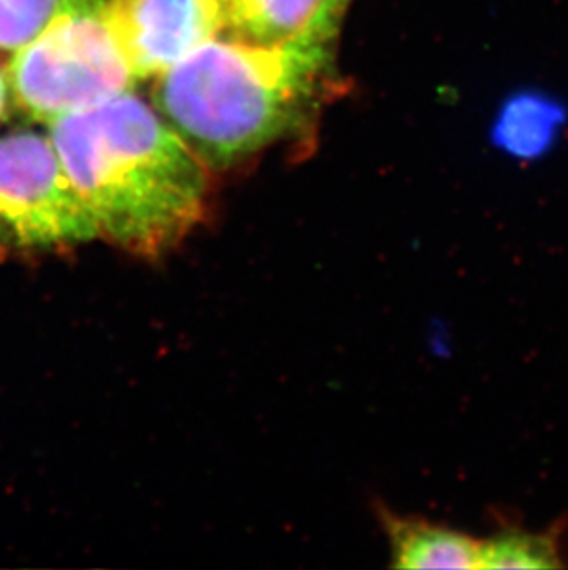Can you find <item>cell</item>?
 Masks as SVG:
<instances>
[{"instance_id":"11","label":"cell","mask_w":568,"mask_h":570,"mask_svg":"<svg viewBox=\"0 0 568 570\" xmlns=\"http://www.w3.org/2000/svg\"><path fill=\"white\" fill-rule=\"evenodd\" d=\"M10 106L11 98L8 78H6V70L0 69V122L6 119V115L10 111Z\"/></svg>"},{"instance_id":"1","label":"cell","mask_w":568,"mask_h":570,"mask_svg":"<svg viewBox=\"0 0 568 570\" xmlns=\"http://www.w3.org/2000/svg\"><path fill=\"white\" fill-rule=\"evenodd\" d=\"M340 27L325 17L288 43L209 41L156 76L154 108L205 167H236L314 119Z\"/></svg>"},{"instance_id":"6","label":"cell","mask_w":568,"mask_h":570,"mask_svg":"<svg viewBox=\"0 0 568 570\" xmlns=\"http://www.w3.org/2000/svg\"><path fill=\"white\" fill-rule=\"evenodd\" d=\"M342 0H231L227 38L252 45H283L316 27Z\"/></svg>"},{"instance_id":"4","label":"cell","mask_w":568,"mask_h":570,"mask_svg":"<svg viewBox=\"0 0 568 570\" xmlns=\"http://www.w3.org/2000/svg\"><path fill=\"white\" fill-rule=\"evenodd\" d=\"M100 237L65 173L50 135L16 129L0 137V244L52 249Z\"/></svg>"},{"instance_id":"10","label":"cell","mask_w":568,"mask_h":570,"mask_svg":"<svg viewBox=\"0 0 568 570\" xmlns=\"http://www.w3.org/2000/svg\"><path fill=\"white\" fill-rule=\"evenodd\" d=\"M61 0H0V52H17L52 19Z\"/></svg>"},{"instance_id":"7","label":"cell","mask_w":568,"mask_h":570,"mask_svg":"<svg viewBox=\"0 0 568 570\" xmlns=\"http://www.w3.org/2000/svg\"><path fill=\"white\" fill-rule=\"evenodd\" d=\"M395 569H478L480 543L466 533L415 519H390Z\"/></svg>"},{"instance_id":"3","label":"cell","mask_w":568,"mask_h":570,"mask_svg":"<svg viewBox=\"0 0 568 570\" xmlns=\"http://www.w3.org/2000/svg\"><path fill=\"white\" fill-rule=\"evenodd\" d=\"M109 0H61L47 27L11 58V106L49 126L134 89L106 19Z\"/></svg>"},{"instance_id":"2","label":"cell","mask_w":568,"mask_h":570,"mask_svg":"<svg viewBox=\"0 0 568 570\" xmlns=\"http://www.w3.org/2000/svg\"><path fill=\"white\" fill-rule=\"evenodd\" d=\"M49 135L100 237L129 254L161 257L204 220L209 168L134 92L59 117Z\"/></svg>"},{"instance_id":"5","label":"cell","mask_w":568,"mask_h":570,"mask_svg":"<svg viewBox=\"0 0 568 570\" xmlns=\"http://www.w3.org/2000/svg\"><path fill=\"white\" fill-rule=\"evenodd\" d=\"M231 0H109L106 19L135 80L163 75L221 39Z\"/></svg>"},{"instance_id":"9","label":"cell","mask_w":568,"mask_h":570,"mask_svg":"<svg viewBox=\"0 0 568 570\" xmlns=\"http://www.w3.org/2000/svg\"><path fill=\"white\" fill-rule=\"evenodd\" d=\"M561 567L552 539L536 533L508 532L480 543L478 569H558Z\"/></svg>"},{"instance_id":"8","label":"cell","mask_w":568,"mask_h":570,"mask_svg":"<svg viewBox=\"0 0 568 570\" xmlns=\"http://www.w3.org/2000/svg\"><path fill=\"white\" fill-rule=\"evenodd\" d=\"M567 111L556 98L522 91L508 98L494 122L493 139L508 154L537 157L550 148L564 128Z\"/></svg>"}]
</instances>
